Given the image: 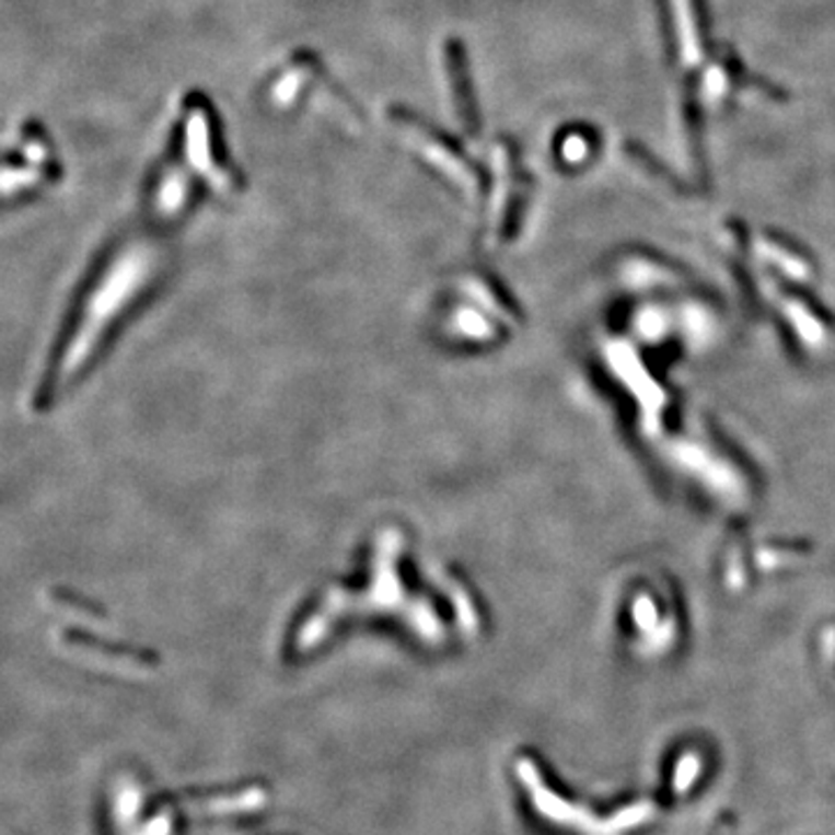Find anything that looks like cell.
Here are the masks:
<instances>
[{"label": "cell", "instance_id": "cell-1", "mask_svg": "<svg viewBox=\"0 0 835 835\" xmlns=\"http://www.w3.org/2000/svg\"><path fill=\"white\" fill-rule=\"evenodd\" d=\"M391 119L406 140V144H411L432 167L443 172L445 177L453 179L467 193L480 190L478 170L467 161V156H462L457 147L449 138H443L437 128L427 126L416 114L406 109H393Z\"/></svg>", "mask_w": 835, "mask_h": 835}, {"label": "cell", "instance_id": "cell-4", "mask_svg": "<svg viewBox=\"0 0 835 835\" xmlns=\"http://www.w3.org/2000/svg\"><path fill=\"white\" fill-rule=\"evenodd\" d=\"M316 68H318V61L312 56L295 58V61L277 77L275 84H271V101H275V105L277 107L293 105L304 93L309 82L314 80Z\"/></svg>", "mask_w": 835, "mask_h": 835}, {"label": "cell", "instance_id": "cell-3", "mask_svg": "<svg viewBox=\"0 0 835 835\" xmlns=\"http://www.w3.org/2000/svg\"><path fill=\"white\" fill-rule=\"evenodd\" d=\"M443 63L445 72H449V86H451V101L455 107L457 119L462 128L469 135L478 132V109L474 101V89L469 80V68H467V51L462 49L457 40H451L443 49Z\"/></svg>", "mask_w": 835, "mask_h": 835}, {"label": "cell", "instance_id": "cell-2", "mask_svg": "<svg viewBox=\"0 0 835 835\" xmlns=\"http://www.w3.org/2000/svg\"><path fill=\"white\" fill-rule=\"evenodd\" d=\"M184 142L188 165L198 174H202V177L219 190H230L232 184H235V174H232V170L221 159L211 109L200 98H193L186 107Z\"/></svg>", "mask_w": 835, "mask_h": 835}, {"label": "cell", "instance_id": "cell-5", "mask_svg": "<svg viewBox=\"0 0 835 835\" xmlns=\"http://www.w3.org/2000/svg\"><path fill=\"white\" fill-rule=\"evenodd\" d=\"M188 196V179L186 174L177 167L165 172V177L159 186V209L163 213H174L184 207V200Z\"/></svg>", "mask_w": 835, "mask_h": 835}, {"label": "cell", "instance_id": "cell-6", "mask_svg": "<svg viewBox=\"0 0 835 835\" xmlns=\"http://www.w3.org/2000/svg\"><path fill=\"white\" fill-rule=\"evenodd\" d=\"M698 768H701V764H698V756L696 754H687L680 759L677 768H675V791H685L689 789V785L694 782Z\"/></svg>", "mask_w": 835, "mask_h": 835}]
</instances>
